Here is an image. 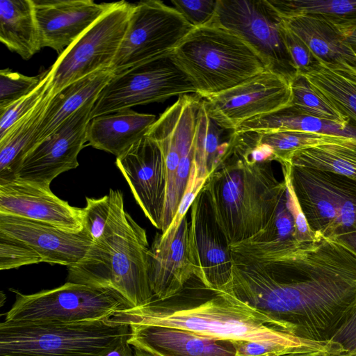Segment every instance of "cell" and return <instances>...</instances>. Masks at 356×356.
I'll use <instances>...</instances> for the list:
<instances>
[{"label":"cell","mask_w":356,"mask_h":356,"mask_svg":"<svg viewBox=\"0 0 356 356\" xmlns=\"http://www.w3.org/2000/svg\"><path fill=\"white\" fill-rule=\"evenodd\" d=\"M147 234L131 217L117 233L93 243L86 255L67 266V282L111 289L138 308L154 297L148 277Z\"/></svg>","instance_id":"277c9868"},{"label":"cell","mask_w":356,"mask_h":356,"mask_svg":"<svg viewBox=\"0 0 356 356\" xmlns=\"http://www.w3.org/2000/svg\"><path fill=\"white\" fill-rule=\"evenodd\" d=\"M95 98L65 120L24 158L16 179L50 188L60 174L79 165L78 155L87 143Z\"/></svg>","instance_id":"5bb4252c"},{"label":"cell","mask_w":356,"mask_h":356,"mask_svg":"<svg viewBox=\"0 0 356 356\" xmlns=\"http://www.w3.org/2000/svg\"><path fill=\"white\" fill-rule=\"evenodd\" d=\"M272 161L252 159L236 138L209 175L202 189L228 245L263 232L273 220L286 193Z\"/></svg>","instance_id":"3957f363"},{"label":"cell","mask_w":356,"mask_h":356,"mask_svg":"<svg viewBox=\"0 0 356 356\" xmlns=\"http://www.w3.org/2000/svg\"><path fill=\"white\" fill-rule=\"evenodd\" d=\"M337 239L346 245L350 250L356 253V232L341 235Z\"/></svg>","instance_id":"bcb514c9"},{"label":"cell","mask_w":356,"mask_h":356,"mask_svg":"<svg viewBox=\"0 0 356 356\" xmlns=\"http://www.w3.org/2000/svg\"><path fill=\"white\" fill-rule=\"evenodd\" d=\"M346 129L333 122L299 113L291 105L248 120L235 131H302L353 136Z\"/></svg>","instance_id":"4dcf8cb0"},{"label":"cell","mask_w":356,"mask_h":356,"mask_svg":"<svg viewBox=\"0 0 356 356\" xmlns=\"http://www.w3.org/2000/svg\"><path fill=\"white\" fill-rule=\"evenodd\" d=\"M286 163L330 171L356 180V136L327 134L320 143L293 152Z\"/></svg>","instance_id":"d4e9b609"},{"label":"cell","mask_w":356,"mask_h":356,"mask_svg":"<svg viewBox=\"0 0 356 356\" xmlns=\"http://www.w3.org/2000/svg\"><path fill=\"white\" fill-rule=\"evenodd\" d=\"M257 132L259 142L270 147L275 161L281 165L295 151L318 143L329 134L302 131Z\"/></svg>","instance_id":"836d02e7"},{"label":"cell","mask_w":356,"mask_h":356,"mask_svg":"<svg viewBox=\"0 0 356 356\" xmlns=\"http://www.w3.org/2000/svg\"><path fill=\"white\" fill-rule=\"evenodd\" d=\"M133 3L112 7L67 47L49 68L52 95L99 70L111 67L125 35Z\"/></svg>","instance_id":"8fae6325"},{"label":"cell","mask_w":356,"mask_h":356,"mask_svg":"<svg viewBox=\"0 0 356 356\" xmlns=\"http://www.w3.org/2000/svg\"><path fill=\"white\" fill-rule=\"evenodd\" d=\"M278 355H277V354H267V355H261V356H278Z\"/></svg>","instance_id":"681fc988"},{"label":"cell","mask_w":356,"mask_h":356,"mask_svg":"<svg viewBox=\"0 0 356 356\" xmlns=\"http://www.w3.org/2000/svg\"><path fill=\"white\" fill-rule=\"evenodd\" d=\"M308 47L316 61L356 74V51L327 17L302 15L282 18Z\"/></svg>","instance_id":"7402d4cb"},{"label":"cell","mask_w":356,"mask_h":356,"mask_svg":"<svg viewBox=\"0 0 356 356\" xmlns=\"http://www.w3.org/2000/svg\"><path fill=\"white\" fill-rule=\"evenodd\" d=\"M50 86L51 75L49 69L40 85L33 91L0 110V138L36 107Z\"/></svg>","instance_id":"e575fe53"},{"label":"cell","mask_w":356,"mask_h":356,"mask_svg":"<svg viewBox=\"0 0 356 356\" xmlns=\"http://www.w3.org/2000/svg\"><path fill=\"white\" fill-rule=\"evenodd\" d=\"M114 74L111 67L99 70L72 83L52 95L37 130L35 146L86 103L97 98Z\"/></svg>","instance_id":"cb8c5ba5"},{"label":"cell","mask_w":356,"mask_h":356,"mask_svg":"<svg viewBox=\"0 0 356 356\" xmlns=\"http://www.w3.org/2000/svg\"><path fill=\"white\" fill-rule=\"evenodd\" d=\"M41 47L60 54L114 2L97 3L92 0H32Z\"/></svg>","instance_id":"ffe728a7"},{"label":"cell","mask_w":356,"mask_h":356,"mask_svg":"<svg viewBox=\"0 0 356 356\" xmlns=\"http://www.w3.org/2000/svg\"><path fill=\"white\" fill-rule=\"evenodd\" d=\"M40 257L24 244L0 235V270L40 263Z\"/></svg>","instance_id":"8d00e7d4"},{"label":"cell","mask_w":356,"mask_h":356,"mask_svg":"<svg viewBox=\"0 0 356 356\" xmlns=\"http://www.w3.org/2000/svg\"><path fill=\"white\" fill-rule=\"evenodd\" d=\"M0 235L34 251L42 262L70 266L82 259L93 241L83 229L72 232L47 223L0 214Z\"/></svg>","instance_id":"ac0fdd59"},{"label":"cell","mask_w":356,"mask_h":356,"mask_svg":"<svg viewBox=\"0 0 356 356\" xmlns=\"http://www.w3.org/2000/svg\"><path fill=\"white\" fill-rule=\"evenodd\" d=\"M51 92V83L36 107L0 138V181L16 179L24 158L35 147L37 130L52 97Z\"/></svg>","instance_id":"4316f807"},{"label":"cell","mask_w":356,"mask_h":356,"mask_svg":"<svg viewBox=\"0 0 356 356\" xmlns=\"http://www.w3.org/2000/svg\"><path fill=\"white\" fill-rule=\"evenodd\" d=\"M207 289L204 298H188L186 301L179 292L165 300H154L141 307L122 310L112 319L129 325L177 327L232 341H270L300 350L328 346L293 337L280 323L233 295Z\"/></svg>","instance_id":"7a4b0ae2"},{"label":"cell","mask_w":356,"mask_h":356,"mask_svg":"<svg viewBox=\"0 0 356 356\" xmlns=\"http://www.w3.org/2000/svg\"><path fill=\"white\" fill-rule=\"evenodd\" d=\"M189 210L190 241L195 277L206 288L220 290L231 276L233 260L202 188Z\"/></svg>","instance_id":"e0dca14e"},{"label":"cell","mask_w":356,"mask_h":356,"mask_svg":"<svg viewBox=\"0 0 356 356\" xmlns=\"http://www.w3.org/2000/svg\"><path fill=\"white\" fill-rule=\"evenodd\" d=\"M300 75L356 127V74L317 61Z\"/></svg>","instance_id":"83f0119b"},{"label":"cell","mask_w":356,"mask_h":356,"mask_svg":"<svg viewBox=\"0 0 356 356\" xmlns=\"http://www.w3.org/2000/svg\"><path fill=\"white\" fill-rule=\"evenodd\" d=\"M329 342L342 353H356V305Z\"/></svg>","instance_id":"b9f144b4"},{"label":"cell","mask_w":356,"mask_h":356,"mask_svg":"<svg viewBox=\"0 0 356 356\" xmlns=\"http://www.w3.org/2000/svg\"><path fill=\"white\" fill-rule=\"evenodd\" d=\"M235 135L234 130L221 127L208 115L202 100L197 120L194 157L199 178L207 179L229 150Z\"/></svg>","instance_id":"f1b7e54d"},{"label":"cell","mask_w":356,"mask_h":356,"mask_svg":"<svg viewBox=\"0 0 356 356\" xmlns=\"http://www.w3.org/2000/svg\"><path fill=\"white\" fill-rule=\"evenodd\" d=\"M194 29L174 7L157 0L133 3L111 68L115 73L172 52Z\"/></svg>","instance_id":"7c38bea8"},{"label":"cell","mask_w":356,"mask_h":356,"mask_svg":"<svg viewBox=\"0 0 356 356\" xmlns=\"http://www.w3.org/2000/svg\"><path fill=\"white\" fill-rule=\"evenodd\" d=\"M128 343L159 356H236L232 341L200 335L184 329L130 324Z\"/></svg>","instance_id":"44dd1931"},{"label":"cell","mask_w":356,"mask_h":356,"mask_svg":"<svg viewBox=\"0 0 356 356\" xmlns=\"http://www.w3.org/2000/svg\"><path fill=\"white\" fill-rule=\"evenodd\" d=\"M233 342L236 350V356H261L267 354L282 355L291 352L301 351L270 341L239 340Z\"/></svg>","instance_id":"60d3db41"},{"label":"cell","mask_w":356,"mask_h":356,"mask_svg":"<svg viewBox=\"0 0 356 356\" xmlns=\"http://www.w3.org/2000/svg\"><path fill=\"white\" fill-rule=\"evenodd\" d=\"M129 338L123 339L117 346L104 356H134V350L131 348V345L128 343Z\"/></svg>","instance_id":"f6af8a7d"},{"label":"cell","mask_w":356,"mask_h":356,"mask_svg":"<svg viewBox=\"0 0 356 356\" xmlns=\"http://www.w3.org/2000/svg\"><path fill=\"white\" fill-rule=\"evenodd\" d=\"M15 301L5 321L19 323H74L111 318L129 309L115 291L67 282L32 294L14 291Z\"/></svg>","instance_id":"ba28073f"},{"label":"cell","mask_w":356,"mask_h":356,"mask_svg":"<svg viewBox=\"0 0 356 356\" xmlns=\"http://www.w3.org/2000/svg\"><path fill=\"white\" fill-rule=\"evenodd\" d=\"M156 120L154 115L131 108L102 115L90 120L87 143L118 157L144 137Z\"/></svg>","instance_id":"603a6c76"},{"label":"cell","mask_w":356,"mask_h":356,"mask_svg":"<svg viewBox=\"0 0 356 356\" xmlns=\"http://www.w3.org/2000/svg\"><path fill=\"white\" fill-rule=\"evenodd\" d=\"M310 229L337 238L356 232V180L318 169L282 165Z\"/></svg>","instance_id":"52a82bcc"},{"label":"cell","mask_w":356,"mask_h":356,"mask_svg":"<svg viewBox=\"0 0 356 356\" xmlns=\"http://www.w3.org/2000/svg\"><path fill=\"white\" fill-rule=\"evenodd\" d=\"M118 168L145 216L161 231L167 196V174L159 145L145 136L116 157Z\"/></svg>","instance_id":"9a60e30c"},{"label":"cell","mask_w":356,"mask_h":356,"mask_svg":"<svg viewBox=\"0 0 356 356\" xmlns=\"http://www.w3.org/2000/svg\"><path fill=\"white\" fill-rule=\"evenodd\" d=\"M0 214L39 221L72 232L83 230L82 209L18 179L0 181Z\"/></svg>","instance_id":"d6986e66"},{"label":"cell","mask_w":356,"mask_h":356,"mask_svg":"<svg viewBox=\"0 0 356 356\" xmlns=\"http://www.w3.org/2000/svg\"><path fill=\"white\" fill-rule=\"evenodd\" d=\"M225 291L290 335L326 343L356 305V253L337 238L245 241L229 245Z\"/></svg>","instance_id":"6da1fadb"},{"label":"cell","mask_w":356,"mask_h":356,"mask_svg":"<svg viewBox=\"0 0 356 356\" xmlns=\"http://www.w3.org/2000/svg\"><path fill=\"white\" fill-rule=\"evenodd\" d=\"M281 18L312 15L330 18L356 15L355 0H268Z\"/></svg>","instance_id":"d6a6232c"},{"label":"cell","mask_w":356,"mask_h":356,"mask_svg":"<svg viewBox=\"0 0 356 356\" xmlns=\"http://www.w3.org/2000/svg\"><path fill=\"white\" fill-rule=\"evenodd\" d=\"M46 72L29 76L9 68L0 70V110L33 91L42 81Z\"/></svg>","instance_id":"d590c367"},{"label":"cell","mask_w":356,"mask_h":356,"mask_svg":"<svg viewBox=\"0 0 356 356\" xmlns=\"http://www.w3.org/2000/svg\"><path fill=\"white\" fill-rule=\"evenodd\" d=\"M134 356H159L156 354L147 351L145 350L134 347Z\"/></svg>","instance_id":"7dc6e473"},{"label":"cell","mask_w":356,"mask_h":356,"mask_svg":"<svg viewBox=\"0 0 356 356\" xmlns=\"http://www.w3.org/2000/svg\"><path fill=\"white\" fill-rule=\"evenodd\" d=\"M327 18L333 23L341 35L356 51V15L343 18Z\"/></svg>","instance_id":"7bdbcfd3"},{"label":"cell","mask_w":356,"mask_h":356,"mask_svg":"<svg viewBox=\"0 0 356 356\" xmlns=\"http://www.w3.org/2000/svg\"><path fill=\"white\" fill-rule=\"evenodd\" d=\"M209 24L240 37L266 70L291 81L296 75L284 43L283 19L268 0H217Z\"/></svg>","instance_id":"30bf717a"},{"label":"cell","mask_w":356,"mask_h":356,"mask_svg":"<svg viewBox=\"0 0 356 356\" xmlns=\"http://www.w3.org/2000/svg\"><path fill=\"white\" fill-rule=\"evenodd\" d=\"M337 356H356V353H343L339 354Z\"/></svg>","instance_id":"c3c4849f"},{"label":"cell","mask_w":356,"mask_h":356,"mask_svg":"<svg viewBox=\"0 0 356 356\" xmlns=\"http://www.w3.org/2000/svg\"><path fill=\"white\" fill-rule=\"evenodd\" d=\"M341 353H343L330 343L323 348L291 352L278 356H337Z\"/></svg>","instance_id":"ee69618b"},{"label":"cell","mask_w":356,"mask_h":356,"mask_svg":"<svg viewBox=\"0 0 356 356\" xmlns=\"http://www.w3.org/2000/svg\"><path fill=\"white\" fill-rule=\"evenodd\" d=\"M131 335L111 318L74 323H0V356H104Z\"/></svg>","instance_id":"8992f818"},{"label":"cell","mask_w":356,"mask_h":356,"mask_svg":"<svg viewBox=\"0 0 356 356\" xmlns=\"http://www.w3.org/2000/svg\"><path fill=\"white\" fill-rule=\"evenodd\" d=\"M86 200V205L82 208L83 228L93 243L119 232L131 217L124 211L123 195L119 190L110 189L102 197Z\"/></svg>","instance_id":"f546056e"},{"label":"cell","mask_w":356,"mask_h":356,"mask_svg":"<svg viewBox=\"0 0 356 356\" xmlns=\"http://www.w3.org/2000/svg\"><path fill=\"white\" fill-rule=\"evenodd\" d=\"M171 3L190 24L197 28L211 22L217 0H173Z\"/></svg>","instance_id":"74e56055"},{"label":"cell","mask_w":356,"mask_h":356,"mask_svg":"<svg viewBox=\"0 0 356 356\" xmlns=\"http://www.w3.org/2000/svg\"><path fill=\"white\" fill-rule=\"evenodd\" d=\"M292 107L299 113L348 129L350 121L314 89L301 75L291 82Z\"/></svg>","instance_id":"1f68e13d"},{"label":"cell","mask_w":356,"mask_h":356,"mask_svg":"<svg viewBox=\"0 0 356 356\" xmlns=\"http://www.w3.org/2000/svg\"><path fill=\"white\" fill-rule=\"evenodd\" d=\"M284 179L286 184V196L287 204L292 213L295 225V238L298 243L315 240L316 236L310 229L306 218L300 209L293 190L288 172L282 168Z\"/></svg>","instance_id":"ab89813d"},{"label":"cell","mask_w":356,"mask_h":356,"mask_svg":"<svg viewBox=\"0 0 356 356\" xmlns=\"http://www.w3.org/2000/svg\"><path fill=\"white\" fill-rule=\"evenodd\" d=\"M284 39L287 51L296 71V74L304 73L316 63L305 43L288 29L284 24Z\"/></svg>","instance_id":"f35d334b"},{"label":"cell","mask_w":356,"mask_h":356,"mask_svg":"<svg viewBox=\"0 0 356 356\" xmlns=\"http://www.w3.org/2000/svg\"><path fill=\"white\" fill-rule=\"evenodd\" d=\"M192 93L195 86L170 52L115 73L97 98L91 119Z\"/></svg>","instance_id":"9c48e42d"},{"label":"cell","mask_w":356,"mask_h":356,"mask_svg":"<svg viewBox=\"0 0 356 356\" xmlns=\"http://www.w3.org/2000/svg\"><path fill=\"white\" fill-rule=\"evenodd\" d=\"M147 261L149 285L156 300L175 296L195 277L187 214L177 226L156 234Z\"/></svg>","instance_id":"2e32d148"},{"label":"cell","mask_w":356,"mask_h":356,"mask_svg":"<svg viewBox=\"0 0 356 356\" xmlns=\"http://www.w3.org/2000/svg\"><path fill=\"white\" fill-rule=\"evenodd\" d=\"M172 54L202 99L268 70L257 53L240 37L211 24L194 28Z\"/></svg>","instance_id":"5b68a950"},{"label":"cell","mask_w":356,"mask_h":356,"mask_svg":"<svg viewBox=\"0 0 356 356\" xmlns=\"http://www.w3.org/2000/svg\"><path fill=\"white\" fill-rule=\"evenodd\" d=\"M0 40L24 60L42 49L32 0L0 1Z\"/></svg>","instance_id":"484cf974"},{"label":"cell","mask_w":356,"mask_h":356,"mask_svg":"<svg viewBox=\"0 0 356 356\" xmlns=\"http://www.w3.org/2000/svg\"><path fill=\"white\" fill-rule=\"evenodd\" d=\"M292 81L265 70L229 90L204 99L202 104L215 122L235 131L248 120L291 106Z\"/></svg>","instance_id":"4fadbf2b"}]
</instances>
